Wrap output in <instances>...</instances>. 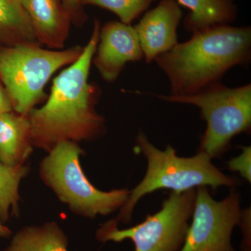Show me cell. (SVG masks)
<instances>
[{
  "mask_svg": "<svg viewBox=\"0 0 251 251\" xmlns=\"http://www.w3.org/2000/svg\"><path fill=\"white\" fill-rule=\"evenodd\" d=\"M240 202V194L234 188L220 201L208 187L196 188L192 222L179 251H236L231 237L242 219Z\"/></svg>",
  "mask_w": 251,
  "mask_h": 251,
  "instance_id": "ba28073f",
  "label": "cell"
},
{
  "mask_svg": "<svg viewBox=\"0 0 251 251\" xmlns=\"http://www.w3.org/2000/svg\"><path fill=\"white\" fill-rule=\"evenodd\" d=\"M29 18L36 39L48 49L62 50L72 21L62 0H20Z\"/></svg>",
  "mask_w": 251,
  "mask_h": 251,
  "instance_id": "8fae6325",
  "label": "cell"
},
{
  "mask_svg": "<svg viewBox=\"0 0 251 251\" xmlns=\"http://www.w3.org/2000/svg\"><path fill=\"white\" fill-rule=\"evenodd\" d=\"M169 103L189 104L200 108L206 122L198 151L211 158L222 156L234 137L250 133L251 128V84L231 87L221 82L208 86L191 95L175 97L136 92Z\"/></svg>",
  "mask_w": 251,
  "mask_h": 251,
  "instance_id": "277c9868",
  "label": "cell"
},
{
  "mask_svg": "<svg viewBox=\"0 0 251 251\" xmlns=\"http://www.w3.org/2000/svg\"><path fill=\"white\" fill-rule=\"evenodd\" d=\"M68 240L54 223L28 227L15 234L4 251H68Z\"/></svg>",
  "mask_w": 251,
  "mask_h": 251,
  "instance_id": "9a60e30c",
  "label": "cell"
},
{
  "mask_svg": "<svg viewBox=\"0 0 251 251\" xmlns=\"http://www.w3.org/2000/svg\"><path fill=\"white\" fill-rule=\"evenodd\" d=\"M242 227L243 239L241 246L242 251H251V209L243 211L240 224Z\"/></svg>",
  "mask_w": 251,
  "mask_h": 251,
  "instance_id": "ffe728a7",
  "label": "cell"
},
{
  "mask_svg": "<svg viewBox=\"0 0 251 251\" xmlns=\"http://www.w3.org/2000/svg\"><path fill=\"white\" fill-rule=\"evenodd\" d=\"M189 10L184 18L185 29L191 34L219 25H231L237 17L234 0H176Z\"/></svg>",
  "mask_w": 251,
  "mask_h": 251,
  "instance_id": "4fadbf2b",
  "label": "cell"
},
{
  "mask_svg": "<svg viewBox=\"0 0 251 251\" xmlns=\"http://www.w3.org/2000/svg\"><path fill=\"white\" fill-rule=\"evenodd\" d=\"M251 28L219 25L195 33L154 59L169 80L175 97L191 95L221 82L229 69L248 67Z\"/></svg>",
  "mask_w": 251,
  "mask_h": 251,
  "instance_id": "7a4b0ae2",
  "label": "cell"
},
{
  "mask_svg": "<svg viewBox=\"0 0 251 251\" xmlns=\"http://www.w3.org/2000/svg\"><path fill=\"white\" fill-rule=\"evenodd\" d=\"M100 28L95 19L80 57L54 79L44 105L27 115L33 146L50 151L62 142L93 140L105 131V120L96 110L101 90L89 81Z\"/></svg>",
  "mask_w": 251,
  "mask_h": 251,
  "instance_id": "6da1fadb",
  "label": "cell"
},
{
  "mask_svg": "<svg viewBox=\"0 0 251 251\" xmlns=\"http://www.w3.org/2000/svg\"><path fill=\"white\" fill-rule=\"evenodd\" d=\"M27 167L10 166L0 162V221L9 219L10 212L17 213L19 202V186L27 174Z\"/></svg>",
  "mask_w": 251,
  "mask_h": 251,
  "instance_id": "2e32d148",
  "label": "cell"
},
{
  "mask_svg": "<svg viewBox=\"0 0 251 251\" xmlns=\"http://www.w3.org/2000/svg\"><path fill=\"white\" fill-rule=\"evenodd\" d=\"M13 110L14 109H13L12 103L7 92L0 85V115L12 112Z\"/></svg>",
  "mask_w": 251,
  "mask_h": 251,
  "instance_id": "44dd1931",
  "label": "cell"
},
{
  "mask_svg": "<svg viewBox=\"0 0 251 251\" xmlns=\"http://www.w3.org/2000/svg\"><path fill=\"white\" fill-rule=\"evenodd\" d=\"M155 1L156 0H82V4L108 10L116 15L120 22L130 25Z\"/></svg>",
  "mask_w": 251,
  "mask_h": 251,
  "instance_id": "e0dca14e",
  "label": "cell"
},
{
  "mask_svg": "<svg viewBox=\"0 0 251 251\" xmlns=\"http://www.w3.org/2000/svg\"><path fill=\"white\" fill-rule=\"evenodd\" d=\"M49 151L41 163V176L73 211L94 218L108 215L125 205L129 190L102 191L91 184L81 168L80 156L83 151L77 143L62 142Z\"/></svg>",
  "mask_w": 251,
  "mask_h": 251,
  "instance_id": "8992f818",
  "label": "cell"
},
{
  "mask_svg": "<svg viewBox=\"0 0 251 251\" xmlns=\"http://www.w3.org/2000/svg\"><path fill=\"white\" fill-rule=\"evenodd\" d=\"M143 58L138 34L131 25L110 21L100 26L92 63L105 82H115L128 63Z\"/></svg>",
  "mask_w": 251,
  "mask_h": 251,
  "instance_id": "9c48e42d",
  "label": "cell"
},
{
  "mask_svg": "<svg viewBox=\"0 0 251 251\" xmlns=\"http://www.w3.org/2000/svg\"><path fill=\"white\" fill-rule=\"evenodd\" d=\"M64 8L70 16L72 25L82 27L87 21V15L82 4V0H62Z\"/></svg>",
  "mask_w": 251,
  "mask_h": 251,
  "instance_id": "d6986e66",
  "label": "cell"
},
{
  "mask_svg": "<svg viewBox=\"0 0 251 251\" xmlns=\"http://www.w3.org/2000/svg\"><path fill=\"white\" fill-rule=\"evenodd\" d=\"M242 153L232 158L227 163L229 171L237 172L248 182L251 181V147H241Z\"/></svg>",
  "mask_w": 251,
  "mask_h": 251,
  "instance_id": "ac0fdd59",
  "label": "cell"
},
{
  "mask_svg": "<svg viewBox=\"0 0 251 251\" xmlns=\"http://www.w3.org/2000/svg\"><path fill=\"white\" fill-rule=\"evenodd\" d=\"M135 143L139 152L146 158L148 168L143 179L130 191L117 219L112 220L116 224L119 221L130 222L140 200L158 190L184 192L202 186L212 189L221 186L234 188L239 184L238 180L220 171L205 153L198 151L193 156L181 157L171 145L167 146L166 150H159L143 130L138 132Z\"/></svg>",
  "mask_w": 251,
  "mask_h": 251,
  "instance_id": "3957f363",
  "label": "cell"
},
{
  "mask_svg": "<svg viewBox=\"0 0 251 251\" xmlns=\"http://www.w3.org/2000/svg\"><path fill=\"white\" fill-rule=\"evenodd\" d=\"M32 147L27 116L13 111L0 115V162L10 166L23 165Z\"/></svg>",
  "mask_w": 251,
  "mask_h": 251,
  "instance_id": "7c38bea8",
  "label": "cell"
},
{
  "mask_svg": "<svg viewBox=\"0 0 251 251\" xmlns=\"http://www.w3.org/2000/svg\"><path fill=\"white\" fill-rule=\"evenodd\" d=\"M40 44H22L0 49V79L14 111L27 116L46 98V85L56 72L77 61L83 48L44 49Z\"/></svg>",
  "mask_w": 251,
  "mask_h": 251,
  "instance_id": "5b68a950",
  "label": "cell"
},
{
  "mask_svg": "<svg viewBox=\"0 0 251 251\" xmlns=\"http://www.w3.org/2000/svg\"><path fill=\"white\" fill-rule=\"evenodd\" d=\"M11 231L0 221V237L8 238L11 236Z\"/></svg>",
  "mask_w": 251,
  "mask_h": 251,
  "instance_id": "7402d4cb",
  "label": "cell"
},
{
  "mask_svg": "<svg viewBox=\"0 0 251 251\" xmlns=\"http://www.w3.org/2000/svg\"><path fill=\"white\" fill-rule=\"evenodd\" d=\"M0 37L6 46L41 45L20 0H0Z\"/></svg>",
  "mask_w": 251,
  "mask_h": 251,
  "instance_id": "5bb4252c",
  "label": "cell"
},
{
  "mask_svg": "<svg viewBox=\"0 0 251 251\" xmlns=\"http://www.w3.org/2000/svg\"><path fill=\"white\" fill-rule=\"evenodd\" d=\"M182 18L176 0H161L140 20L134 27L147 64L177 45V29Z\"/></svg>",
  "mask_w": 251,
  "mask_h": 251,
  "instance_id": "30bf717a",
  "label": "cell"
},
{
  "mask_svg": "<svg viewBox=\"0 0 251 251\" xmlns=\"http://www.w3.org/2000/svg\"><path fill=\"white\" fill-rule=\"evenodd\" d=\"M196 197V188L184 192L172 191L162 203L161 209L147 216L143 222L120 229L111 220L97 230V239L103 242L130 239L135 251H179L189 227Z\"/></svg>",
  "mask_w": 251,
  "mask_h": 251,
  "instance_id": "52a82bcc",
  "label": "cell"
}]
</instances>
